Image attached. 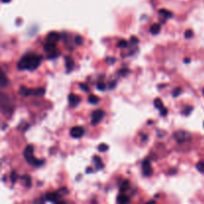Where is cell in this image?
Instances as JSON below:
<instances>
[{"label": "cell", "instance_id": "cell-1", "mask_svg": "<svg viewBox=\"0 0 204 204\" xmlns=\"http://www.w3.org/2000/svg\"><path fill=\"white\" fill-rule=\"evenodd\" d=\"M42 58L39 55L36 54H27L25 55L17 65V68L19 70H35L39 67L40 62Z\"/></svg>", "mask_w": 204, "mask_h": 204}, {"label": "cell", "instance_id": "cell-2", "mask_svg": "<svg viewBox=\"0 0 204 204\" xmlns=\"http://www.w3.org/2000/svg\"><path fill=\"white\" fill-rule=\"evenodd\" d=\"M23 154H24V157H25L26 161L31 165H35L37 167H39L40 165H42L43 163H44L43 160H38L37 158H35V156H34L33 146H27L25 149H24Z\"/></svg>", "mask_w": 204, "mask_h": 204}, {"label": "cell", "instance_id": "cell-3", "mask_svg": "<svg viewBox=\"0 0 204 204\" xmlns=\"http://www.w3.org/2000/svg\"><path fill=\"white\" fill-rule=\"evenodd\" d=\"M105 117V112L103 110H96L92 114V120L91 123L93 126H97L98 123H101V120L104 119Z\"/></svg>", "mask_w": 204, "mask_h": 204}, {"label": "cell", "instance_id": "cell-4", "mask_svg": "<svg viewBox=\"0 0 204 204\" xmlns=\"http://www.w3.org/2000/svg\"><path fill=\"white\" fill-rule=\"evenodd\" d=\"M174 137H175V140L178 141V143H185L186 140H190L189 135H188L186 132H183V131H178V132H176L175 134H174Z\"/></svg>", "mask_w": 204, "mask_h": 204}, {"label": "cell", "instance_id": "cell-5", "mask_svg": "<svg viewBox=\"0 0 204 204\" xmlns=\"http://www.w3.org/2000/svg\"><path fill=\"white\" fill-rule=\"evenodd\" d=\"M84 132H85L84 129L81 128V126H74V128L71 129L70 135H71V137L74 138H80L83 137Z\"/></svg>", "mask_w": 204, "mask_h": 204}, {"label": "cell", "instance_id": "cell-6", "mask_svg": "<svg viewBox=\"0 0 204 204\" xmlns=\"http://www.w3.org/2000/svg\"><path fill=\"white\" fill-rule=\"evenodd\" d=\"M141 168H143V173L144 176H149L151 173H152V168H151L150 163H149V161H148L147 159L143 160Z\"/></svg>", "mask_w": 204, "mask_h": 204}, {"label": "cell", "instance_id": "cell-7", "mask_svg": "<svg viewBox=\"0 0 204 204\" xmlns=\"http://www.w3.org/2000/svg\"><path fill=\"white\" fill-rule=\"evenodd\" d=\"M60 40V34H58L56 32H50L48 34L47 36V42L49 43H54V44H56V43Z\"/></svg>", "mask_w": 204, "mask_h": 204}, {"label": "cell", "instance_id": "cell-8", "mask_svg": "<svg viewBox=\"0 0 204 204\" xmlns=\"http://www.w3.org/2000/svg\"><path fill=\"white\" fill-rule=\"evenodd\" d=\"M59 198H60V194L58 192H49L46 194V199H47L48 201L58 202Z\"/></svg>", "mask_w": 204, "mask_h": 204}, {"label": "cell", "instance_id": "cell-9", "mask_svg": "<svg viewBox=\"0 0 204 204\" xmlns=\"http://www.w3.org/2000/svg\"><path fill=\"white\" fill-rule=\"evenodd\" d=\"M44 50L47 52L48 54L53 53V52L56 51V44H54V43L46 42L44 44Z\"/></svg>", "mask_w": 204, "mask_h": 204}, {"label": "cell", "instance_id": "cell-10", "mask_svg": "<svg viewBox=\"0 0 204 204\" xmlns=\"http://www.w3.org/2000/svg\"><path fill=\"white\" fill-rule=\"evenodd\" d=\"M69 103L72 107H77L80 103V97H78L77 95L71 94L69 96Z\"/></svg>", "mask_w": 204, "mask_h": 204}, {"label": "cell", "instance_id": "cell-11", "mask_svg": "<svg viewBox=\"0 0 204 204\" xmlns=\"http://www.w3.org/2000/svg\"><path fill=\"white\" fill-rule=\"evenodd\" d=\"M65 62H66V68H67L68 72L72 71V69L74 68V60L72 59V57H70V56L65 57Z\"/></svg>", "mask_w": 204, "mask_h": 204}, {"label": "cell", "instance_id": "cell-12", "mask_svg": "<svg viewBox=\"0 0 204 204\" xmlns=\"http://www.w3.org/2000/svg\"><path fill=\"white\" fill-rule=\"evenodd\" d=\"M129 202V197L128 195H126V194H120L119 196H117V203L119 204H128Z\"/></svg>", "mask_w": 204, "mask_h": 204}, {"label": "cell", "instance_id": "cell-13", "mask_svg": "<svg viewBox=\"0 0 204 204\" xmlns=\"http://www.w3.org/2000/svg\"><path fill=\"white\" fill-rule=\"evenodd\" d=\"M19 93L21 96L23 97H28V96L32 95V90H29L27 87H24V86H21L19 89Z\"/></svg>", "mask_w": 204, "mask_h": 204}, {"label": "cell", "instance_id": "cell-14", "mask_svg": "<svg viewBox=\"0 0 204 204\" xmlns=\"http://www.w3.org/2000/svg\"><path fill=\"white\" fill-rule=\"evenodd\" d=\"M93 161H94L95 165H96V168L98 169H102L104 167V163L102 162V159L100 158L99 156H94V159H93Z\"/></svg>", "mask_w": 204, "mask_h": 204}, {"label": "cell", "instance_id": "cell-15", "mask_svg": "<svg viewBox=\"0 0 204 204\" xmlns=\"http://www.w3.org/2000/svg\"><path fill=\"white\" fill-rule=\"evenodd\" d=\"M149 31H150L151 34H153V35H156V34H158L160 32V25H159L158 23L152 24V25H151V27H150Z\"/></svg>", "mask_w": 204, "mask_h": 204}, {"label": "cell", "instance_id": "cell-16", "mask_svg": "<svg viewBox=\"0 0 204 204\" xmlns=\"http://www.w3.org/2000/svg\"><path fill=\"white\" fill-rule=\"evenodd\" d=\"M45 94V89L44 88H38L36 90H32V95L36 96V97H42Z\"/></svg>", "mask_w": 204, "mask_h": 204}, {"label": "cell", "instance_id": "cell-17", "mask_svg": "<svg viewBox=\"0 0 204 204\" xmlns=\"http://www.w3.org/2000/svg\"><path fill=\"white\" fill-rule=\"evenodd\" d=\"M89 103L92 104V105H97L99 103V101H100V99H99L97 96H94V95H91L88 99Z\"/></svg>", "mask_w": 204, "mask_h": 204}, {"label": "cell", "instance_id": "cell-18", "mask_svg": "<svg viewBox=\"0 0 204 204\" xmlns=\"http://www.w3.org/2000/svg\"><path fill=\"white\" fill-rule=\"evenodd\" d=\"M22 179L24 180V182H25V184H26L27 187H30L31 186V184H32V179H31L30 175L25 174L24 176H22Z\"/></svg>", "mask_w": 204, "mask_h": 204}, {"label": "cell", "instance_id": "cell-19", "mask_svg": "<svg viewBox=\"0 0 204 204\" xmlns=\"http://www.w3.org/2000/svg\"><path fill=\"white\" fill-rule=\"evenodd\" d=\"M129 180H125L120 185V191H122V193H123L125 191H126L129 189Z\"/></svg>", "mask_w": 204, "mask_h": 204}, {"label": "cell", "instance_id": "cell-20", "mask_svg": "<svg viewBox=\"0 0 204 204\" xmlns=\"http://www.w3.org/2000/svg\"><path fill=\"white\" fill-rule=\"evenodd\" d=\"M153 104H154V107H155L156 109H158L159 111L163 108L162 101L160 100V99H155V100H154V102H153Z\"/></svg>", "mask_w": 204, "mask_h": 204}, {"label": "cell", "instance_id": "cell-21", "mask_svg": "<svg viewBox=\"0 0 204 204\" xmlns=\"http://www.w3.org/2000/svg\"><path fill=\"white\" fill-rule=\"evenodd\" d=\"M7 79H6V76H5V74L4 73H2L1 74V81H0V86H1L2 88H5V86L7 85Z\"/></svg>", "mask_w": 204, "mask_h": 204}, {"label": "cell", "instance_id": "cell-22", "mask_svg": "<svg viewBox=\"0 0 204 204\" xmlns=\"http://www.w3.org/2000/svg\"><path fill=\"white\" fill-rule=\"evenodd\" d=\"M159 14L160 15H163L164 18H170L172 16V13L169 11H166L164 9H161V10H159Z\"/></svg>", "mask_w": 204, "mask_h": 204}, {"label": "cell", "instance_id": "cell-23", "mask_svg": "<svg viewBox=\"0 0 204 204\" xmlns=\"http://www.w3.org/2000/svg\"><path fill=\"white\" fill-rule=\"evenodd\" d=\"M196 169L201 173H204V161H199L196 164Z\"/></svg>", "mask_w": 204, "mask_h": 204}, {"label": "cell", "instance_id": "cell-24", "mask_svg": "<svg viewBox=\"0 0 204 204\" xmlns=\"http://www.w3.org/2000/svg\"><path fill=\"white\" fill-rule=\"evenodd\" d=\"M98 149H99V151H101V152H105V151H107L109 149V146H108V144H105V143H102L98 146Z\"/></svg>", "mask_w": 204, "mask_h": 204}, {"label": "cell", "instance_id": "cell-25", "mask_svg": "<svg viewBox=\"0 0 204 204\" xmlns=\"http://www.w3.org/2000/svg\"><path fill=\"white\" fill-rule=\"evenodd\" d=\"M191 112H192V107L191 106H186L183 108V114L185 116H188Z\"/></svg>", "mask_w": 204, "mask_h": 204}, {"label": "cell", "instance_id": "cell-26", "mask_svg": "<svg viewBox=\"0 0 204 204\" xmlns=\"http://www.w3.org/2000/svg\"><path fill=\"white\" fill-rule=\"evenodd\" d=\"M128 46V42L126 40H120V41L117 43V47L119 48H126Z\"/></svg>", "mask_w": 204, "mask_h": 204}, {"label": "cell", "instance_id": "cell-27", "mask_svg": "<svg viewBox=\"0 0 204 204\" xmlns=\"http://www.w3.org/2000/svg\"><path fill=\"white\" fill-rule=\"evenodd\" d=\"M75 43L77 45H82L84 43V39H83L82 36H77L75 38Z\"/></svg>", "mask_w": 204, "mask_h": 204}, {"label": "cell", "instance_id": "cell-28", "mask_svg": "<svg viewBox=\"0 0 204 204\" xmlns=\"http://www.w3.org/2000/svg\"><path fill=\"white\" fill-rule=\"evenodd\" d=\"M17 178H18V175H17V173L15 171H12L11 172V175H10V179H11V181L13 182H16V180H17Z\"/></svg>", "mask_w": 204, "mask_h": 204}, {"label": "cell", "instance_id": "cell-29", "mask_svg": "<svg viewBox=\"0 0 204 204\" xmlns=\"http://www.w3.org/2000/svg\"><path fill=\"white\" fill-rule=\"evenodd\" d=\"M184 36H185V38H186V39H189V38H191V37L193 36V32L191 30H186V31H185V33H184Z\"/></svg>", "mask_w": 204, "mask_h": 204}, {"label": "cell", "instance_id": "cell-30", "mask_svg": "<svg viewBox=\"0 0 204 204\" xmlns=\"http://www.w3.org/2000/svg\"><path fill=\"white\" fill-rule=\"evenodd\" d=\"M97 88L98 90H100V91H105L106 90V85L104 84V83H98L97 84Z\"/></svg>", "mask_w": 204, "mask_h": 204}, {"label": "cell", "instance_id": "cell-31", "mask_svg": "<svg viewBox=\"0 0 204 204\" xmlns=\"http://www.w3.org/2000/svg\"><path fill=\"white\" fill-rule=\"evenodd\" d=\"M59 55H60V53H59V52H57V51H55V52H53V53L49 54L48 55V58L49 59H55V58H57Z\"/></svg>", "mask_w": 204, "mask_h": 204}, {"label": "cell", "instance_id": "cell-32", "mask_svg": "<svg viewBox=\"0 0 204 204\" xmlns=\"http://www.w3.org/2000/svg\"><path fill=\"white\" fill-rule=\"evenodd\" d=\"M180 93H181V89L177 88V89H175L173 92H172V96H173V97H178V96L180 95Z\"/></svg>", "mask_w": 204, "mask_h": 204}, {"label": "cell", "instance_id": "cell-33", "mask_svg": "<svg viewBox=\"0 0 204 204\" xmlns=\"http://www.w3.org/2000/svg\"><path fill=\"white\" fill-rule=\"evenodd\" d=\"M79 87H80V89L82 90V91H84V92H89V88L87 87V85L83 84V83H81V84L79 85Z\"/></svg>", "mask_w": 204, "mask_h": 204}, {"label": "cell", "instance_id": "cell-34", "mask_svg": "<svg viewBox=\"0 0 204 204\" xmlns=\"http://www.w3.org/2000/svg\"><path fill=\"white\" fill-rule=\"evenodd\" d=\"M159 112H160V115H161L162 117H164V116L167 115V109H165L164 107H163L162 109L159 111Z\"/></svg>", "mask_w": 204, "mask_h": 204}, {"label": "cell", "instance_id": "cell-35", "mask_svg": "<svg viewBox=\"0 0 204 204\" xmlns=\"http://www.w3.org/2000/svg\"><path fill=\"white\" fill-rule=\"evenodd\" d=\"M131 42L132 43V44H137V43H138V39L137 38V37L132 36V38H131Z\"/></svg>", "mask_w": 204, "mask_h": 204}, {"label": "cell", "instance_id": "cell-36", "mask_svg": "<svg viewBox=\"0 0 204 204\" xmlns=\"http://www.w3.org/2000/svg\"><path fill=\"white\" fill-rule=\"evenodd\" d=\"M116 84H117L116 81H114L113 83H110V84H109V89H114V88H115Z\"/></svg>", "mask_w": 204, "mask_h": 204}, {"label": "cell", "instance_id": "cell-37", "mask_svg": "<svg viewBox=\"0 0 204 204\" xmlns=\"http://www.w3.org/2000/svg\"><path fill=\"white\" fill-rule=\"evenodd\" d=\"M126 73H128V70H126V69H123V70H122V72H120V75H125Z\"/></svg>", "mask_w": 204, "mask_h": 204}, {"label": "cell", "instance_id": "cell-38", "mask_svg": "<svg viewBox=\"0 0 204 204\" xmlns=\"http://www.w3.org/2000/svg\"><path fill=\"white\" fill-rule=\"evenodd\" d=\"M141 140H143V141H146V140H147V135H143V137H141Z\"/></svg>", "mask_w": 204, "mask_h": 204}, {"label": "cell", "instance_id": "cell-39", "mask_svg": "<svg viewBox=\"0 0 204 204\" xmlns=\"http://www.w3.org/2000/svg\"><path fill=\"white\" fill-rule=\"evenodd\" d=\"M184 62H185V63H186V64H188V63H189V62H190V59H189V58H186V59H185V60H184Z\"/></svg>", "mask_w": 204, "mask_h": 204}, {"label": "cell", "instance_id": "cell-40", "mask_svg": "<svg viewBox=\"0 0 204 204\" xmlns=\"http://www.w3.org/2000/svg\"><path fill=\"white\" fill-rule=\"evenodd\" d=\"M56 204H66V202L65 201H58V202H56Z\"/></svg>", "mask_w": 204, "mask_h": 204}, {"label": "cell", "instance_id": "cell-41", "mask_svg": "<svg viewBox=\"0 0 204 204\" xmlns=\"http://www.w3.org/2000/svg\"><path fill=\"white\" fill-rule=\"evenodd\" d=\"M146 204H156L155 202H154V201H148L147 203H146Z\"/></svg>", "mask_w": 204, "mask_h": 204}, {"label": "cell", "instance_id": "cell-42", "mask_svg": "<svg viewBox=\"0 0 204 204\" xmlns=\"http://www.w3.org/2000/svg\"><path fill=\"white\" fill-rule=\"evenodd\" d=\"M9 1H10V0H2V2H3V3H7V2H9Z\"/></svg>", "mask_w": 204, "mask_h": 204}, {"label": "cell", "instance_id": "cell-43", "mask_svg": "<svg viewBox=\"0 0 204 204\" xmlns=\"http://www.w3.org/2000/svg\"><path fill=\"white\" fill-rule=\"evenodd\" d=\"M86 171H87V172H91V171H92V169H91V168H87V170H86Z\"/></svg>", "mask_w": 204, "mask_h": 204}, {"label": "cell", "instance_id": "cell-44", "mask_svg": "<svg viewBox=\"0 0 204 204\" xmlns=\"http://www.w3.org/2000/svg\"><path fill=\"white\" fill-rule=\"evenodd\" d=\"M203 95H204V90H203Z\"/></svg>", "mask_w": 204, "mask_h": 204}, {"label": "cell", "instance_id": "cell-45", "mask_svg": "<svg viewBox=\"0 0 204 204\" xmlns=\"http://www.w3.org/2000/svg\"><path fill=\"white\" fill-rule=\"evenodd\" d=\"M203 126H204V123H203Z\"/></svg>", "mask_w": 204, "mask_h": 204}]
</instances>
